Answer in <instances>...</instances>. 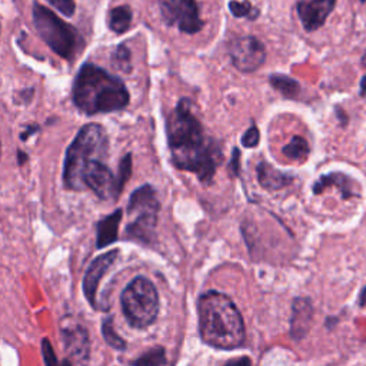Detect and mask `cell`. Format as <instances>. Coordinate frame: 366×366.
Masks as SVG:
<instances>
[{
  "label": "cell",
  "mask_w": 366,
  "mask_h": 366,
  "mask_svg": "<svg viewBox=\"0 0 366 366\" xmlns=\"http://www.w3.org/2000/svg\"><path fill=\"white\" fill-rule=\"evenodd\" d=\"M130 174H132V154L127 153L126 156L122 157L119 164V172H117V186L120 193L124 187V183L129 180Z\"/></svg>",
  "instance_id": "d4e9b609"
},
{
  "label": "cell",
  "mask_w": 366,
  "mask_h": 366,
  "mask_svg": "<svg viewBox=\"0 0 366 366\" xmlns=\"http://www.w3.org/2000/svg\"><path fill=\"white\" fill-rule=\"evenodd\" d=\"M81 184L83 190L90 189L102 200H116L120 194L117 174H113L102 159H94L86 164L81 174Z\"/></svg>",
  "instance_id": "30bf717a"
},
{
  "label": "cell",
  "mask_w": 366,
  "mask_h": 366,
  "mask_svg": "<svg viewBox=\"0 0 366 366\" xmlns=\"http://www.w3.org/2000/svg\"><path fill=\"white\" fill-rule=\"evenodd\" d=\"M159 10L163 21L182 33L194 34L204 26L196 0H159Z\"/></svg>",
  "instance_id": "ba28073f"
},
{
  "label": "cell",
  "mask_w": 366,
  "mask_h": 366,
  "mask_svg": "<svg viewBox=\"0 0 366 366\" xmlns=\"http://www.w3.org/2000/svg\"><path fill=\"white\" fill-rule=\"evenodd\" d=\"M166 133L172 163L180 170L194 173L200 182L209 184L223 154L217 143L206 136L202 123L192 112L189 99H180L167 114Z\"/></svg>",
  "instance_id": "6da1fadb"
},
{
  "label": "cell",
  "mask_w": 366,
  "mask_h": 366,
  "mask_svg": "<svg viewBox=\"0 0 366 366\" xmlns=\"http://www.w3.org/2000/svg\"><path fill=\"white\" fill-rule=\"evenodd\" d=\"M269 81L273 89L289 99H295L300 92V84L286 74H270Z\"/></svg>",
  "instance_id": "ffe728a7"
},
{
  "label": "cell",
  "mask_w": 366,
  "mask_h": 366,
  "mask_svg": "<svg viewBox=\"0 0 366 366\" xmlns=\"http://www.w3.org/2000/svg\"><path fill=\"white\" fill-rule=\"evenodd\" d=\"M39 124H29V126H26V129L20 133V139L24 142V140H27L29 137H30V134H33V133H36V132H39Z\"/></svg>",
  "instance_id": "f546056e"
},
{
  "label": "cell",
  "mask_w": 366,
  "mask_h": 366,
  "mask_svg": "<svg viewBox=\"0 0 366 366\" xmlns=\"http://www.w3.org/2000/svg\"><path fill=\"white\" fill-rule=\"evenodd\" d=\"M122 310L127 323L136 329L150 326L159 315V295L153 283L143 277H134L122 292Z\"/></svg>",
  "instance_id": "52a82bcc"
},
{
  "label": "cell",
  "mask_w": 366,
  "mask_h": 366,
  "mask_svg": "<svg viewBox=\"0 0 366 366\" xmlns=\"http://www.w3.org/2000/svg\"><path fill=\"white\" fill-rule=\"evenodd\" d=\"M256 172H257V180H259V184L266 189V190H279V189H283L285 186L290 184L292 180H293V176L290 174H286L277 169H274L272 164H269L267 162L262 160L257 167H256Z\"/></svg>",
  "instance_id": "e0dca14e"
},
{
  "label": "cell",
  "mask_w": 366,
  "mask_h": 366,
  "mask_svg": "<svg viewBox=\"0 0 366 366\" xmlns=\"http://www.w3.org/2000/svg\"><path fill=\"white\" fill-rule=\"evenodd\" d=\"M102 335H103V339L106 340V343L116 349V350H126L127 347V343L116 333V330L113 329V322H112V317L107 316L103 322H102Z\"/></svg>",
  "instance_id": "44dd1931"
},
{
  "label": "cell",
  "mask_w": 366,
  "mask_h": 366,
  "mask_svg": "<svg viewBox=\"0 0 366 366\" xmlns=\"http://www.w3.org/2000/svg\"><path fill=\"white\" fill-rule=\"evenodd\" d=\"M360 96L366 97V74L360 80Z\"/></svg>",
  "instance_id": "1f68e13d"
},
{
  "label": "cell",
  "mask_w": 366,
  "mask_h": 366,
  "mask_svg": "<svg viewBox=\"0 0 366 366\" xmlns=\"http://www.w3.org/2000/svg\"><path fill=\"white\" fill-rule=\"evenodd\" d=\"M166 362L167 360H166L163 347H154V349L143 353L140 357L132 360L133 365H164Z\"/></svg>",
  "instance_id": "cb8c5ba5"
},
{
  "label": "cell",
  "mask_w": 366,
  "mask_h": 366,
  "mask_svg": "<svg viewBox=\"0 0 366 366\" xmlns=\"http://www.w3.org/2000/svg\"><path fill=\"white\" fill-rule=\"evenodd\" d=\"M229 10L234 17H244L249 20H254L259 16V9H256L249 1H229Z\"/></svg>",
  "instance_id": "603a6c76"
},
{
  "label": "cell",
  "mask_w": 366,
  "mask_h": 366,
  "mask_svg": "<svg viewBox=\"0 0 366 366\" xmlns=\"http://www.w3.org/2000/svg\"><path fill=\"white\" fill-rule=\"evenodd\" d=\"M260 140V133L259 129L254 123L242 134V146L243 147H256Z\"/></svg>",
  "instance_id": "484cf974"
},
{
  "label": "cell",
  "mask_w": 366,
  "mask_h": 366,
  "mask_svg": "<svg viewBox=\"0 0 366 366\" xmlns=\"http://www.w3.org/2000/svg\"><path fill=\"white\" fill-rule=\"evenodd\" d=\"M132 20H133V11L127 4H120L113 7L107 16L109 29L116 34H122L127 31L132 26Z\"/></svg>",
  "instance_id": "ac0fdd59"
},
{
  "label": "cell",
  "mask_w": 366,
  "mask_h": 366,
  "mask_svg": "<svg viewBox=\"0 0 366 366\" xmlns=\"http://www.w3.org/2000/svg\"><path fill=\"white\" fill-rule=\"evenodd\" d=\"M17 159H19V164H24L26 160H27V154L23 153L21 150H19V152H17Z\"/></svg>",
  "instance_id": "d6a6232c"
},
{
  "label": "cell",
  "mask_w": 366,
  "mask_h": 366,
  "mask_svg": "<svg viewBox=\"0 0 366 366\" xmlns=\"http://www.w3.org/2000/svg\"><path fill=\"white\" fill-rule=\"evenodd\" d=\"M112 63L117 70L123 73L132 71V53L126 44H119L116 47L112 56Z\"/></svg>",
  "instance_id": "7402d4cb"
},
{
  "label": "cell",
  "mask_w": 366,
  "mask_h": 366,
  "mask_svg": "<svg viewBox=\"0 0 366 366\" xmlns=\"http://www.w3.org/2000/svg\"><path fill=\"white\" fill-rule=\"evenodd\" d=\"M46 1L51 4L54 9H57L66 17H71L76 11L74 0H46Z\"/></svg>",
  "instance_id": "4316f807"
},
{
  "label": "cell",
  "mask_w": 366,
  "mask_h": 366,
  "mask_svg": "<svg viewBox=\"0 0 366 366\" xmlns=\"http://www.w3.org/2000/svg\"><path fill=\"white\" fill-rule=\"evenodd\" d=\"M33 23L41 40L60 57L73 60L83 47L80 33L40 3L33 4Z\"/></svg>",
  "instance_id": "5b68a950"
},
{
  "label": "cell",
  "mask_w": 366,
  "mask_h": 366,
  "mask_svg": "<svg viewBox=\"0 0 366 366\" xmlns=\"http://www.w3.org/2000/svg\"><path fill=\"white\" fill-rule=\"evenodd\" d=\"M109 150L106 130L97 123L84 124L66 150L63 182L70 190H83L81 174L86 164L94 159L104 160Z\"/></svg>",
  "instance_id": "277c9868"
},
{
  "label": "cell",
  "mask_w": 366,
  "mask_h": 366,
  "mask_svg": "<svg viewBox=\"0 0 366 366\" xmlns=\"http://www.w3.org/2000/svg\"><path fill=\"white\" fill-rule=\"evenodd\" d=\"M159 210L160 203L153 186L143 184L137 187L130 194L127 204L130 222L126 226V237L134 242L150 243L156 234Z\"/></svg>",
  "instance_id": "8992f818"
},
{
  "label": "cell",
  "mask_w": 366,
  "mask_h": 366,
  "mask_svg": "<svg viewBox=\"0 0 366 366\" xmlns=\"http://www.w3.org/2000/svg\"><path fill=\"white\" fill-rule=\"evenodd\" d=\"M359 306H362V307L366 306V286L359 293Z\"/></svg>",
  "instance_id": "4dcf8cb0"
},
{
  "label": "cell",
  "mask_w": 366,
  "mask_h": 366,
  "mask_svg": "<svg viewBox=\"0 0 366 366\" xmlns=\"http://www.w3.org/2000/svg\"><path fill=\"white\" fill-rule=\"evenodd\" d=\"M360 1H366V0H360Z\"/></svg>",
  "instance_id": "e575fe53"
},
{
  "label": "cell",
  "mask_w": 366,
  "mask_h": 366,
  "mask_svg": "<svg viewBox=\"0 0 366 366\" xmlns=\"http://www.w3.org/2000/svg\"><path fill=\"white\" fill-rule=\"evenodd\" d=\"M335 6L336 0H299L296 11L303 29L306 31H315L325 24Z\"/></svg>",
  "instance_id": "4fadbf2b"
},
{
  "label": "cell",
  "mask_w": 366,
  "mask_h": 366,
  "mask_svg": "<svg viewBox=\"0 0 366 366\" xmlns=\"http://www.w3.org/2000/svg\"><path fill=\"white\" fill-rule=\"evenodd\" d=\"M229 170L232 172L233 176L240 174V153H239L237 147H233L232 157H230V162H229Z\"/></svg>",
  "instance_id": "f1b7e54d"
},
{
  "label": "cell",
  "mask_w": 366,
  "mask_h": 366,
  "mask_svg": "<svg viewBox=\"0 0 366 366\" xmlns=\"http://www.w3.org/2000/svg\"><path fill=\"white\" fill-rule=\"evenodd\" d=\"M362 64L366 67V53L363 54V57H362Z\"/></svg>",
  "instance_id": "836d02e7"
},
{
  "label": "cell",
  "mask_w": 366,
  "mask_h": 366,
  "mask_svg": "<svg viewBox=\"0 0 366 366\" xmlns=\"http://www.w3.org/2000/svg\"><path fill=\"white\" fill-rule=\"evenodd\" d=\"M41 353H43V360L46 365H53V363H59L56 355H54V350L51 347V343L49 339H43L41 340Z\"/></svg>",
  "instance_id": "83f0119b"
},
{
  "label": "cell",
  "mask_w": 366,
  "mask_h": 366,
  "mask_svg": "<svg viewBox=\"0 0 366 366\" xmlns=\"http://www.w3.org/2000/svg\"><path fill=\"white\" fill-rule=\"evenodd\" d=\"M117 256H119V249H113L97 256L96 259L92 260V263L89 264L84 273L83 293L87 302L97 310H100V305L97 303V289H99L100 280L107 273V270L113 266Z\"/></svg>",
  "instance_id": "7c38bea8"
},
{
  "label": "cell",
  "mask_w": 366,
  "mask_h": 366,
  "mask_svg": "<svg viewBox=\"0 0 366 366\" xmlns=\"http://www.w3.org/2000/svg\"><path fill=\"white\" fill-rule=\"evenodd\" d=\"M335 186L340 190V194L343 199H350V197H359V190L356 187V183L353 179H350L347 174L342 172H332L329 174L320 176L315 184H313V193L320 194L325 189Z\"/></svg>",
  "instance_id": "9a60e30c"
},
{
  "label": "cell",
  "mask_w": 366,
  "mask_h": 366,
  "mask_svg": "<svg viewBox=\"0 0 366 366\" xmlns=\"http://www.w3.org/2000/svg\"><path fill=\"white\" fill-rule=\"evenodd\" d=\"M63 349L69 360L63 363H84L90 355V339L86 327L73 320H64L60 325Z\"/></svg>",
  "instance_id": "8fae6325"
},
{
  "label": "cell",
  "mask_w": 366,
  "mask_h": 366,
  "mask_svg": "<svg viewBox=\"0 0 366 366\" xmlns=\"http://www.w3.org/2000/svg\"><path fill=\"white\" fill-rule=\"evenodd\" d=\"M199 333L202 340L222 350L243 345L246 333L243 317L233 300L217 290H207L197 300Z\"/></svg>",
  "instance_id": "7a4b0ae2"
},
{
  "label": "cell",
  "mask_w": 366,
  "mask_h": 366,
  "mask_svg": "<svg viewBox=\"0 0 366 366\" xmlns=\"http://www.w3.org/2000/svg\"><path fill=\"white\" fill-rule=\"evenodd\" d=\"M122 216H123L122 209H117L97 222L96 224V233H97L96 247L97 249H103L117 240V232H119Z\"/></svg>",
  "instance_id": "2e32d148"
},
{
  "label": "cell",
  "mask_w": 366,
  "mask_h": 366,
  "mask_svg": "<svg viewBox=\"0 0 366 366\" xmlns=\"http://www.w3.org/2000/svg\"><path fill=\"white\" fill-rule=\"evenodd\" d=\"M313 320V306L307 297H296L292 303L290 316V336L299 342L309 333Z\"/></svg>",
  "instance_id": "5bb4252c"
},
{
  "label": "cell",
  "mask_w": 366,
  "mask_h": 366,
  "mask_svg": "<svg viewBox=\"0 0 366 366\" xmlns=\"http://www.w3.org/2000/svg\"><path fill=\"white\" fill-rule=\"evenodd\" d=\"M229 57L233 66L243 73L256 71L266 59L264 44L256 36H240L227 46Z\"/></svg>",
  "instance_id": "9c48e42d"
},
{
  "label": "cell",
  "mask_w": 366,
  "mask_h": 366,
  "mask_svg": "<svg viewBox=\"0 0 366 366\" xmlns=\"http://www.w3.org/2000/svg\"><path fill=\"white\" fill-rule=\"evenodd\" d=\"M71 99L80 112L93 116L123 110L130 94L117 76L93 63H84L74 77Z\"/></svg>",
  "instance_id": "3957f363"
},
{
  "label": "cell",
  "mask_w": 366,
  "mask_h": 366,
  "mask_svg": "<svg viewBox=\"0 0 366 366\" xmlns=\"http://www.w3.org/2000/svg\"><path fill=\"white\" fill-rule=\"evenodd\" d=\"M282 153L289 160L305 162L310 153V149L307 142L302 136H293L292 140L286 146H283Z\"/></svg>",
  "instance_id": "d6986e66"
}]
</instances>
